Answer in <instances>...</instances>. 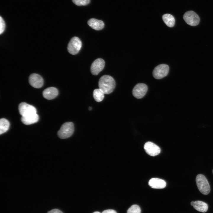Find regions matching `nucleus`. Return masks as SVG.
<instances>
[{
    "label": "nucleus",
    "mask_w": 213,
    "mask_h": 213,
    "mask_svg": "<svg viewBox=\"0 0 213 213\" xmlns=\"http://www.w3.org/2000/svg\"><path fill=\"white\" fill-rule=\"evenodd\" d=\"M116 83L114 79L108 75H104L100 78L99 82V86L104 94L111 93L115 87Z\"/></svg>",
    "instance_id": "obj_1"
},
{
    "label": "nucleus",
    "mask_w": 213,
    "mask_h": 213,
    "mask_svg": "<svg viewBox=\"0 0 213 213\" xmlns=\"http://www.w3.org/2000/svg\"><path fill=\"white\" fill-rule=\"evenodd\" d=\"M196 180L199 191L204 195H208L210 191V188L205 177L202 174H198L196 177Z\"/></svg>",
    "instance_id": "obj_2"
},
{
    "label": "nucleus",
    "mask_w": 213,
    "mask_h": 213,
    "mask_svg": "<svg viewBox=\"0 0 213 213\" xmlns=\"http://www.w3.org/2000/svg\"><path fill=\"white\" fill-rule=\"evenodd\" d=\"M73 123L67 122L64 123L57 132L58 137L61 139H66L70 137L74 131Z\"/></svg>",
    "instance_id": "obj_3"
},
{
    "label": "nucleus",
    "mask_w": 213,
    "mask_h": 213,
    "mask_svg": "<svg viewBox=\"0 0 213 213\" xmlns=\"http://www.w3.org/2000/svg\"><path fill=\"white\" fill-rule=\"evenodd\" d=\"M82 43L80 39L78 37H72L69 42L67 46L68 52L72 55L77 54L80 49Z\"/></svg>",
    "instance_id": "obj_4"
},
{
    "label": "nucleus",
    "mask_w": 213,
    "mask_h": 213,
    "mask_svg": "<svg viewBox=\"0 0 213 213\" xmlns=\"http://www.w3.org/2000/svg\"><path fill=\"white\" fill-rule=\"evenodd\" d=\"M169 70V66L165 64H162L156 66L153 72V77L157 79H161L166 76Z\"/></svg>",
    "instance_id": "obj_5"
},
{
    "label": "nucleus",
    "mask_w": 213,
    "mask_h": 213,
    "mask_svg": "<svg viewBox=\"0 0 213 213\" xmlns=\"http://www.w3.org/2000/svg\"><path fill=\"white\" fill-rule=\"evenodd\" d=\"M183 18L188 24L192 26L198 25L200 20L198 15L192 11L186 12L183 16Z\"/></svg>",
    "instance_id": "obj_6"
},
{
    "label": "nucleus",
    "mask_w": 213,
    "mask_h": 213,
    "mask_svg": "<svg viewBox=\"0 0 213 213\" xmlns=\"http://www.w3.org/2000/svg\"><path fill=\"white\" fill-rule=\"evenodd\" d=\"M19 113L22 116H25L36 113L37 110L33 106L25 102H22L19 105Z\"/></svg>",
    "instance_id": "obj_7"
},
{
    "label": "nucleus",
    "mask_w": 213,
    "mask_h": 213,
    "mask_svg": "<svg viewBox=\"0 0 213 213\" xmlns=\"http://www.w3.org/2000/svg\"><path fill=\"white\" fill-rule=\"evenodd\" d=\"M147 90L148 87L146 84L143 83H138L133 88L132 94L136 98L140 99L144 96Z\"/></svg>",
    "instance_id": "obj_8"
},
{
    "label": "nucleus",
    "mask_w": 213,
    "mask_h": 213,
    "mask_svg": "<svg viewBox=\"0 0 213 213\" xmlns=\"http://www.w3.org/2000/svg\"><path fill=\"white\" fill-rule=\"evenodd\" d=\"M105 62L101 58H98L95 60L91 67V73L94 75H97L104 69Z\"/></svg>",
    "instance_id": "obj_9"
},
{
    "label": "nucleus",
    "mask_w": 213,
    "mask_h": 213,
    "mask_svg": "<svg viewBox=\"0 0 213 213\" xmlns=\"http://www.w3.org/2000/svg\"><path fill=\"white\" fill-rule=\"evenodd\" d=\"M144 148L146 152L152 156L158 155L161 151L160 149L158 146L151 142H146L144 144Z\"/></svg>",
    "instance_id": "obj_10"
},
{
    "label": "nucleus",
    "mask_w": 213,
    "mask_h": 213,
    "mask_svg": "<svg viewBox=\"0 0 213 213\" xmlns=\"http://www.w3.org/2000/svg\"><path fill=\"white\" fill-rule=\"evenodd\" d=\"M29 83L33 87L36 88L41 87L43 84V80L39 75L33 73L30 75L29 78Z\"/></svg>",
    "instance_id": "obj_11"
},
{
    "label": "nucleus",
    "mask_w": 213,
    "mask_h": 213,
    "mask_svg": "<svg viewBox=\"0 0 213 213\" xmlns=\"http://www.w3.org/2000/svg\"><path fill=\"white\" fill-rule=\"evenodd\" d=\"M58 91L57 88L50 87L45 89L43 92V97L46 99L51 100L55 98L58 95Z\"/></svg>",
    "instance_id": "obj_12"
},
{
    "label": "nucleus",
    "mask_w": 213,
    "mask_h": 213,
    "mask_svg": "<svg viewBox=\"0 0 213 213\" xmlns=\"http://www.w3.org/2000/svg\"><path fill=\"white\" fill-rule=\"evenodd\" d=\"M149 184L151 188L155 189L163 188L166 186V183L165 181L156 178L151 179L149 181Z\"/></svg>",
    "instance_id": "obj_13"
},
{
    "label": "nucleus",
    "mask_w": 213,
    "mask_h": 213,
    "mask_svg": "<svg viewBox=\"0 0 213 213\" xmlns=\"http://www.w3.org/2000/svg\"><path fill=\"white\" fill-rule=\"evenodd\" d=\"M39 119L38 115L36 113L25 116H22L21 121L25 125H30L37 122Z\"/></svg>",
    "instance_id": "obj_14"
},
{
    "label": "nucleus",
    "mask_w": 213,
    "mask_h": 213,
    "mask_svg": "<svg viewBox=\"0 0 213 213\" xmlns=\"http://www.w3.org/2000/svg\"><path fill=\"white\" fill-rule=\"evenodd\" d=\"M191 205L196 210L202 212H206L208 209V205L206 203L200 201L191 202Z\"/></svg>",
    "instance_id": "obj_15"
},
{
    "label": "nucleus",
    "mask_w": 213,
    "mask_h": 213,
    "mask_svg": "<svg viewBox=\"0 0 213 213\" xmlns=\"http://www.w3.org/2000/svg\"><path fill=\"white\" fill-rule=\"evenodd\" d=\"M88 24L92 28L96 30H101L104 25L102 21L95 18H91L89 20L88 22Z\"/></svg>",
    "instance_id": "obj_16"
},
{
    "label": "nucleus",
    "mask_w": 213,
    "mask_h": 213,
    "mask_svg": "<svg viewBox=\"0 0 213 213\" xmlns=\"http://www.w3.org/2000/svg\"><path fill=\"white\" fill-rule=\"evenodd\" d=\"M162 18L164 22L168 27H172L175 25V19L172 15L169 14H165L162 16Z\"/></svg>",
    "instance_id": "obj_17"
},
{
    "label": "nucleus",
    "mask_w": 213,
    "mask_h": 213,
    "mask_svg": "<svg viewBox=\"0 0 213 213\" xmlns=\"http://www.w3.org/2000/svg\"><path fill=\"white\" fill-rule=\"evenodd\" d=\"M9 127V121L5 118H1L0 120V134L1 135L6 132L8 130Z\"/></svg>",
    "instance_id": "obj_18"
},
{
    "label": "nucleus",
    "mask_w": 213,
    "mask_h": 213,
    "mask_svg": "<svg viewBox=\"0 0 213 213\" xmlns=\"http://www.w3.org/2000/svg\"><path fill=\"white\" fill-rule=\"evenodd\" d=\"M104 93L100 89H95L93 93V96L95 100L97 102L102 101L104 97Z\"/></svg>",
    "instance_id": "obj_19"
},
{
    "label": "nucleus",
    "mask_w": 213,
    "mask_h": 213,
    "mask_svg": "<svg viewBox=\"0 0 213 213\" xmlns=\"http://www.w3.org/2000/svg\"><path fill=\"white\" fill-rule=\"evenodd\" d=\"M127 213H141V209L138 205H133L128 209Z\"/></svg>",
    "instance_id": "obj_20"
},
{
    "label": "nucleus",
    "mask_w": 213,
    "mask_h": 213,
    "mask_svg": "<svg viewBox=\"0 0 213 213\" xmlns=\"http://www.w3.org/2000/svg\"><path fill=\"white\" fill-rule=\"evenodd\" d=\"M72 1L75 5L81 6L88 4L90 2V0H72Z\"/></svg>",
    "instance_id": "obj_21"
},
{
    "label": "nucleus",
    "mask_w": 213,
    "mask_h": 213,
    "mask_svg": "<svg viewBox=\"0 0 213 213\" xmlns=\"http://www.w3.org/2000/svg\"><path fill=\"white\" fill-rule=\"evenodd\" d=\"M5 28V24L3 18L0 17V34H2L4 31Z\"/></svg>",
    "instance_id": "obj_22"
},
{
    "label": "nucleus",
    "mask_w": 213,
    "mask_h": 213,
    "mask_svg": "<svg viewBox=\"0 0 213 213\" xmlns=\"http://www.w3.org/2000/svg\"><path fill=\"white\" fill-rule=\"evenodd\" d=\"M47 213H63L61 211L57 209H54L48 212Z\"/></svg>",
    "instance_id": "obj_23"
},
{
    "label": "nucleus",
    "mask_w": 213,
    "mask_h": 213,
    "mask_svg": "<svg viewBox=\"0 0 213 213\" xmlns=\"http://www.w3.org/2000/svg\"><path fill=\"white\" fill-rule=\"evenodd\" d=\"M102 213H117L113 209H107L104 210Z\"/></svg>",
    "instance_id": "obj_24"
},
{
    "label": "nucleus",
    "mask_w": 213,
    "mask_h": 213,
    "mask_svg": "<svg viewBox=\"0 0 213 213\" xmlns=\"http://www.w3.org/2000/svg\"><path fill=\"white\" fill-rule=\"evenodd\" d=\"M93 213H100V212H93Z\"/></svg>",
    "instance_id": "obj_25"
},
{
    "label": "nucleus",
    "mask_w": 213,
    "mask_h": 213,
    "mask_svg": "<svg viewBox=\"0 0 213 213\" xmlns=\"http://www.w3.org/2000/svg\"><path fill=\"white\" fill-rule=\"evenodd\" d=\"M88 109L89 110H91L92 109V108L91 107H89L88 108Z\"/></svg>",
    "instance_id": "obj_26"
},
{
    "label": "nucleus",
    "mask_w": 213,
    "mask_h": 213,
    "mask_svg": "<svg viewBox=\"0 0 213 213\" xmlns=\"http://www.w3.org/2000/svg\"></svg>",
    "instance_id": "obj_27"
}]
</instances>
